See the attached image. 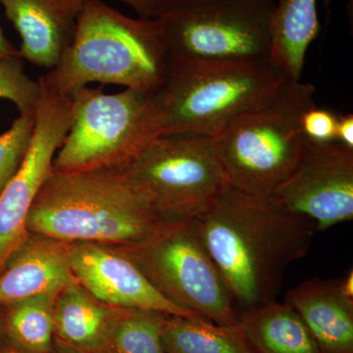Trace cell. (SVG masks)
Here are the masks:
<instances>
[{
	"mask_svg": "<svg viewBox=\"0 0 353 353\" xmlns=\"http://www.w3.org/2000/svg\"><path fill=\"white\" fill-rule=\"evenodd\" d=\"M39 81L41 95L31 145L19 170L0 194V273L29 236L30 210L52 173L53 160L71 125V99L51 90L41 78Z\"/></svg>",
	"mask_w": 353,
	"mask_h": 353,
	"instance_id": "obj_10",
	"label": "cell"
},
{
	"mask_svg": "<svg viewBox=\"0 0 353 353\" xmlns=\"http://www.w3.org/2000/svg\"><path fill=\"white\" fill-rule=\"evenodd\" d=\"M296 310L323 353H353L352 273L343 281L314 277L288 292Z\"/></svg>",
	"mask_w": 353,
	"mask_h": 353,
	"instance_id": "obj_14",
	"label": "cell"
},
{
	"mask_svg": "<svg viewBox=\"0 0 353 353\" xmlns=\"http://www.w3.org/2000/svg\"><path fill=\"white\" fill-rule=\"evenodd\" d=\"M41 95V83L26 73L20 55L0 58V99L12 102L20 114H28L36 112Z\"/></svg>",
	"mask_w": 353,
	"mask_h": 353,
	"instance_id": "obj_22",
	"label": "cell"
},
{
	"mask_svg": "<svg viewBox=\"0 0 353 353\" xmlns=\"http://www.w3.org/2000/svg\"><path fill=\"white\" fill-rule=\"evenodd\" d=\"M170 57L161 23L132 18L102 0L83 2L74 38L41 80L70 97L88 83L122 85L152 95L166 78Z\"/></svg>",
	"mask_w": 353,
	"mask_h": 353,
	"instance_id": "obj_3",
	"label": "cell"
},
{
	"mask_svg": "<svg viewBox=\"0 0 353 353\" xmlns=\"http://www.w3.org/2000/svg\"><path fill=\"white\" fill-rule=\"evenodd\" d=\"M15 55H20L19 50H16L13 44L6 39L0 25V58L15 57Z\"/></svg>",
	"mask_w": 353,
	"mask_h": 353,
	"instance_id": "obj_27",
	"label": "cell"
},
{
	"mask_svg": "<svg viewBox=\"0 0 353 353\" xmlns=\"http://www.w3.org/2000/svg\"><path fill=\"white\" fill-rule=\"evenodd\" d=\"M1 353H20V352H12V350H9V352H1Z\"/></svg>",
	"mask_w": 353,
	"mask_h": 353,
	"instance_id": "obj_28",
	"label": "cell"
},
{
	"mask_svg": "<svg viewBox=\"0 0 353 353\" xmlns=\"http://www.w3.org/2000/svg\"><path fill=\"white\" fill-rule=\"evenodd\" d=\"M190 227L238 313L275 301L288 267L307 254L317 231L312 220L271 197L250 196L230 185Z\"/></svg>",
	"mask_w": 353,
	"mask_h": 353,
	"instance_id": "obj_1",
	"label": "cell"
},
{
	"mask_svg": "<svg viewBox=\"0 0 353 353\" xmlns=\"http://www.w3.org/2000/svg\"><path fill=\"white\" fill-rule=\"evenodd\" d=\"M339 116L314 105L303 114L301 125L306 138L317 143L336 141Z\"/></svg>",
	"mask_w": 353,
	"mask_h": 353,
	"instance_id": "obj_24",
	"label": "cell"
},
{
	"mask_svg": "<svg viewBox=\"0 0 353 353\" xmlns=\"http://www.w3.org/2000/svg\"><path fill=\"white\" fill-rule=\"evenodd\" d=\"M150 95L125 88L106 94L85 87L70 97L72 120L52 171L70 174L121 167L152 139Z\"/></svg>",
	"mask_w": 353,
	"mask_h": 353,
	"instance_id": "obj_8",
	"label": "cell"
},
{
	"mask_svg": "<svg viewBox=\"0 0 353 353\" xmlns=\"http://www.w3.org/2000/svg\"><path fill=\"white\" fill-rule=\"evenodd\" d=\"M317 231L353 219V148L306 139L296 166L270 196Z\"/></svg>",
	"mask_w": 353,
	"mask_h": 353,
	"instance_id": "obj_11",
	"label": "cell"
},
{
	"mask_svg": "<svg viewBox=\"0 0 353 353\" xmlns=\"http://www.w3.org/2000/svg\"><path fill=\"white\" fill-rule=\"evenodd\" d=\"M69 250L70 265L77 282L102 303L111 307L201 318L162 296L141 269L117 248L99 243H72Z\"/></svg>",
	"mask_w": 353,
	"mask_h": 353,
	"instance_id": "obj_12",
	"label": "cell"
},
{
	"mask_svg": "<svg viewBox=\"0 0 353 353\" xmlns=\"http://www.w3.org/2000/svg\"><path fill=\"white\" fill-rule=\"evenodd\" d=\"M87 1V0H83ZM126 6L131 7L132 10L141 18H155L158 11L167 0H118Z\"/></svg>",
	"mask_w": 353,
	"mask_h": 353,
	"instance_id": "obj_25",
	"label": "cell"
},
{
	"mask_svg": "<svg viewBox=\"0 0 353 353\" xmlns=\"http://www.w3.org/2000/svg\"><path fill=\"white\" fill-rule=\"evenodd\" d=\"M168 226L190 224L229 187L212 138L169 134L150 139L120 167Z\"/></svg>",
	"mask_w": 353,
	"mask_h": 353,
	"instance_id": "obj_7",
	"label": "cell"
},
{
	"mask_svg": "<svg viewBox=\"0 0 353 353\" xmlns=\"http://www.w3.org/2000/svg\"><path fill=\"white\" fill-rule=\"evenodd\" d=\"M114 307L102 303L78 282L60 290L54 304V328L63 340L77 347L104 345Z\"/></svg>",
	"mask_w": 353,
	"mask_h": 353,
	"instance_id": "obj_18",
	"label": "cell"
},
{
	"mask_svg": "<svg viewBox=\"0 0 353 353\" xmlns=\"http://www.w3.org/2000/svg\"><path fill=\"white\" fill-rule=\"evenodd\" d=\"M59 292H46L10 304L7 330L21 347L34 353L50 350L54 333V304Z\"/></svg>",
	"mask_w": 353,
	"mask_h": 353,
	"instance_id": "obj_21",
	"label": "cell"
},
{
	"mask_svg": "<svg viewBox=\"0 0 353 353\" xmlns=\"http://www.w3.org/2000/svg\"><path fill=\"white\" fill-rule=\"evenodd\" d=\"M290 79L269 60L243 63L170 61L163 83L150 95L152 138L217 136L241 115L264 105Z\"/></svg>",
	"mask_w": 353,
	"mask_h": 353,
	"instance_id": "obj_4",
	"label": "cell"
},
{
	"mask_svg": "<svg viewBox=\"0 0 353 353\" xmlns=\"http://www.w3.org/2000/svg\"><path fill=\"white\" fill-rule=\"evenodd\" d=\"M73 353H87V352H73Z\"/></svg>",
	"mask_w": 353,
	"mask_h": 353,
	"instance_id": "obj_29",
	"label": "cell"
},
{
	"mask_svg": "<svg viewBox=\"0 0 353 353\" xmlns=\"http://www.w3.org/2000/svg\"><path fill=\"white\" fill-rule=\"evenodd\" d=\"M336 141L353 148V115L339 116L338 129H336Z\"/></svg>",
	"mask_w": 353,
	"mask_h": 353,
	"instance_id": "obj_26",
	"label": "cell"
},
{
	"mask_svg": "<svg viewBox=\"0 0 353 353\" xmlns=\"http://www.w3.org/2000/svg\"><path fill=\"white\" fill-rule=\"evenodd\" d=\"M75 282L69 243L30 233L0 273V305L60 292Z\"/></svg>",
	"mask_w": 353,
	"mask_h": 353,
	"instance_id": "obj_15",
	"label": "cell"
},
{
	"mask_svg": "<svg viewBox=\"0 0 353 353\" xmlns=\"http://www.w3.org/2000/svg\"><path fill=\"white\" fill-rule=\"evenodd\" d=\"M168 227L120 167L70 174L52 171L27 220L29 233L113 248L138 245Z\"/></svg>",
	"mask_w": 353,
	"mask_h": 353,
	"instance_id": "obj_2",
	"label": "cell"
},
{
	"mask_svg": "<svg viewBox=\"0 0 353 353\" xmlns=\"http://www.w3.org/2000/svg\"><path fill=\"white\" fill-rule=\"evenodd\" d=\"M83 0H0L21 38V58L52 69L75 34Z\"/></svg>",
	"mask_w": 353,
	"mask_h": 353,
	"instance_id": "obj_13",
	"label": "cell"
},
{
	"mask_svg": "<svg viewBox=\"0 0 353 353\" xmlns=\"http://www.w3.org/2000/svg\"><path fill=\"white\" fill-rule=\"evenodd\" d=\"M161 338L166 353H253L238 330L201 318L166 316Z\"/></svg>",
	"mask_w": 353,
	"mask_h": 353,
	"instance_id": "obj_19",
	"label": "cell"
},
{
	"mask_svg": "<svg viewBox=\"0 0 353 353\" xmlns=\"http://www.w3.org/2000/svg\"><path fill=\"white\" fill-rule=\"evenodd\" d=\"M36 112L20 114L12 126L0 134V194L19 170L34 134Z\"/></svg>",
	"mask_w": 353,
	"mask_h": 353,
	"instance_id": "obj_23",
	"label": "cell"
},
{
	"mask_svg": "<svg viewBox=\"0 0 353 353\" xmlns=\"http://www.w3.org/2000/svg\"><path fill=\"white\" fill-rule=\"evenodd\" d=\"M168 315L114 307L104 345L111 353H166L161 331Z\"/></svg>",
	"mask_w": 353,
	"mask_h": 353,
	"instance_id": "obj_20",
	"label": "cell"
},
{
	"mask_svg": "<svg viewBox=\"0 0 353 353\" xmlns=\"http://www.w3.org/2000/svg\"><path fill=\"white\" fill-rule=\"evenodd\" d=\"M276 0H167L155 19L170 61H267Z\"/></svg>",
	"mask_w": 353,
	"mask_h": 353,
	"instance_id": "obj_6",
	"label": "cell"
},
{
	"mask_svg": "<svg viewBox=\"0 0 353 353\" xmlns=\"http://www.w3.org/2000/svg\"><path fill=\"white\" fill-rule=\"evenodd\" d=\"M319 32L317 0H279L269 62L290 80L301 81L306 52Z\"/></svg>",
	"mask_w": 353,
	"mask_h": 353,
	"instance_id": "obj_17",
	"label": "cell"
},
{
	"mask_svg": "<svg viewBox=\"0 0 353 353\" xmlns=\"http://www.w3.org/2000/svg\"><path fill=\"white\" fill-rule=\"evenodd\" d=\"M116 248L172 303L239 331V313L232 297L190 224L170 226L143 243Z\"/></svg>",
	"mask_w": 353,
	"mask_h": 353,
	"instance_id": "obj_9",
	"label": "cell"
},
{
	"mask_svg": "<svg viewBox=\"0 0 353 353\" xmlns=\"http://www.w3.org/2000/svg\"><path fill=\"white\" fill-rule=\"evenodd\" d=\"M312 83L289 80L264 105L241 115L213 146L230 187L270 197L296 166L305 145L303 114L315 105Z\"/></svg>",
	"mask_w": 353,
	"mask_h": 353,
	"instance_id": "obj_5",
	"label": "cell"
},
{
	"mask_svg": "<svg viewBox=\"0 0 353 353\" xmlns=\"http://www.w3.org/2000/svg\"><path fill=\"white\" fill-rule=\"evenodd\" d=\"M239 332L253 353H323L303 319L285 301L239 312Z\"/></svg>",
	"mask_w": 353,
	"mask_h": 353,
	"instance_id": "obj_16",
	"label": "cell"
}]
</instances>
